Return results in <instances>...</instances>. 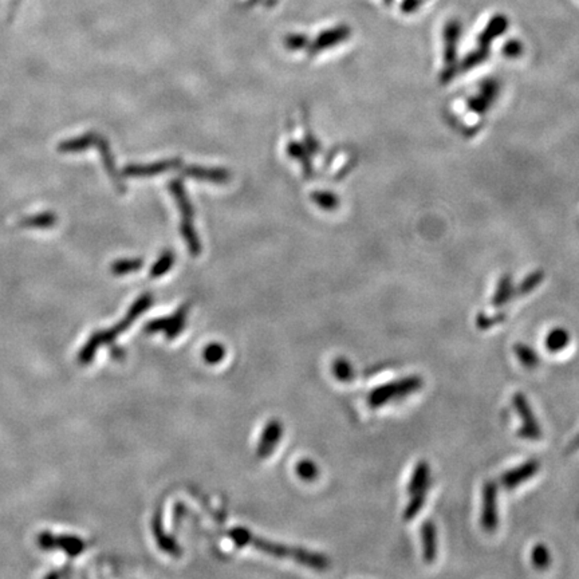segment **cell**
Returning a JSON list of instances; mask_svg holds the SVG:
<instances>
[{
    "instance_id": "obj_28",
    "label": "cell",
    "mask_w": 579,
    "mask_h": 579,
    "mask_svg": "<svg viewBox=\"0 0 579 579\" xmlns=\"http://www.w3.org/2000/svg\"><path fill=\"white\" fill-rule=\"evenodd\" d=\"M334 376L342 382H350L354 378V369L345 358H338L333 363Z\"/></svg>"
},
{
    "instance_id": "obj_18",
    "label": "cell",
    "mask_w": 579,
    "mask_h": 579,
    "mask_svg": "<svg viewBox=\"0 0 579 579\" xmlns=\"http://www.w3.org/2000/svg\"><path fill=\"white\" fill-rule=\"evenodd\" d=\"M570 341H571V337H570V333L566 329L555 327L546 335L545 346L551 353H559V351L565 350L570 345Z\"/></svg>"
},
{
    "instance_id": "obj_14",
    "label": "cell",
    "mask_w": 579,
    "mask_h": 579,
    "mask_svg": "<svg viewBox=\"0 0 579 579\" xmlns=\"http://www.w3.org/2000/svg\"><path fill=\"white\" fill-rule=\"evenodd\" d=\"M422 555L427 564H434L437 557V530L432 521H425L421 526Z\"/></svg>"
},
{
    "instance_id": "obj_17",
    "label": "cell",
    "mask_w": 579,
    "mask_h": 579,
    "mask_svg": "<svg viewBox=\"0 0 579 579\" xmlns=\"http://www.w3.org/2000/svg\"><path fill=\"white\" fill-rule=\"evenodd\" d=\"M152 528H153V534H155V538H156L157 545H159L161 550L165 551V552H168V554H171V555H176V557H178V555L181 554V549H180L178 543L174 540L172 536L168 535V534L164 531L162 518H161L160 512H157V514L155 515V518H153Z\"/></svg>"
},
{
    "instance_id": "obj_36",
    "label": "cell",
    "mask_w": 579,
    "mask_h": 579,
    "mask_svg": "<svg viewBox=\"0 0 579 579\" xmlns=\"http://www.w3.org/2000/svg\"><path fill=\"white\" fill-rule=\"evenodd\" d=\"M285 46L290 50H301L308 46V39L304 34H291L285 39Z\"/></svg>"
},
{
    "instance_id": "obj_1",
    "label": "cell",
    "mask_w": 579,
    "mask_h": 579,
    "mask_svg": "<svg viewBox=\"0 0 579 579\" xmlns=\"http://www.w3.org/2000/svg\"><path fill=\"white\" fill-rule=\"evenodd\" d=\"M228 538L239 547L251 546V547L263 551L266 554L274 555L278 558L292 559V561H295L301 565L313 567L315 570H326L330 565L327 557L323 555V554L304 550V549H298V547H291V546L280 545V543H275V542H270V540L263 539L261 536L254 535L249 530L242 528V527L232 528L231 531H228Z\"/></svg>"
},
{
    "instance_id": "obj_13",
    "label": "cell",
    "mask_w": 579,
    "mask_h": 579,
    "mask_svg": "<svg viewBox=\"0 0 579 579\" xmlns=\"http://www.w3.org/2000/svg\"><path fill=\"white\" fill-rule=\"evenodd\" d=\"M431 487V467L425 460H421L416 464L412 478L409 480L408 486V495H415V493H428V490Z\"/></svg>"
},
{
    "instance_id": "obj_31",
    "label": "cell",
    "mask_w": 579,
    "mask_h": 579,
    "mask_svg": "<svg viewBox=\"0 0 579 579\" xmlns=\"http://www.w3.org/2000/svg\"><path fill=\"white\" fill-rule=\"evenodd\" d=\"M226 357V348L220 344H211L203 350L204 361L209 365H216Z\"/></svg>"
},
{
    "instance_id": "obj_5",
    "label": "cell",
    "mask_w": 579,
    "mask_h": 579,
    "mask_svg": "<svg viewBox=\"0 0 579 579\" xmlns=\"http://www.w3.org/2000/svg\"><path fill=\"white\" fill-rule=\"evenodd\" d=\"M153 304V295L150 294H144L141 295L134 304H131V310L128 311V314L125 315V318L122 319L121 322H118L116 326H113L109 330H103V332H97V337L101 341L102 345H109L112 342H115L117 337L119 334L124 333L125 330H128L131 326V323L138 318L140 315L144 314L145 310L149 308Z\"/></svg>"
},
{
    "instance_id": "obj_11",
    "label": "cell",
    "mask_w": 579,
    "mask_h": 579,
    "mask_svg": "<svg viewBox=\"0 0 579 579\" xmlns=\"http://www.w3.org/2000/svg\"><path fill=\"white\" fill-rule=\"evenodd\" d=\"M282 436H283V424L280 421L271 420L267 422L261 432L259 444L256 447V455L261 459L271 456L273 452L275 450L276 445L280 443Z\"/></svg>"
},
{
    "instance_id": "obj_39",
    "label": "cell",
    "mask_w": 579,
    "mask_h": 579,
    "mask_svg": "<svg viewBox=\"0 0 579 579\" xmlns=\"http://www.w3.org/2000/svg\"><path fill=\"white\" fill-rule=\"evenodd\" d=\"M577 449H579V432L575 434V437L573 438V441H571L570 445L567 447V453H573V452H575Z\"/></svg>"
},
{
    "instance_id": "obj_24",
    "label": "cell",
    "mask_w": 579,
    "mask_h": 579,
    "mask_svg": "<svg viewBox=\"0 0 579 579\" xmlns=\"http://www.w3.org/2000/svg\"><path fill=\"white\" fill-rule=\"evenodd\" d=\"M57 223V216L53 214H39L22 220V226L26 228H48Z\"/></svg>"
},
{
    "instance_id": "obj_26",
    "label": "cell",
    "mask_w": 579,
    "mask_h": 579,
    "mask_svg": "<svg viewBox=\"0 0 579 579\" xmlns=\"http://www.w3.org/2000/svg\"><path fill=\"white\" fill-rule=\"evenodd\" d=\"M531 562L539 570L547 568L551 565L550 550L545 545L538 543L531 551Z\"/></svg>"
},
{
    "instance_id": "obj_38",
    "label": "cell",
    "mask_w": 579,
    "mask_h": 579,
    "mask_svg": "<svg viewBox=\"0 0 579 579\" xmlns=\"http://www.w3.org/2000/svg\"><path fill=\"white\" fill-rule=\"evenodd\" d=\"M422 0H403L401 10L404 14H413L420 8Z\"/></svg>"
},
{
    "instance_id": "obj_2",
    "label": "cell",
    "mask_w": 579,
    "mask_h": 579,
    "mask_svg": "<svg viewBox=\"0 0 579 579\" xmlns=\"http://www.w3.org/2000/svg\"><path fill=\"white\" fill-rule=\"evenodd\" d=\"M422 378L420 376H409L384 384L370 391L367 397V404L373 409H378L385 404L398 401L408 397L422 388Z\"/></svg>"
},
{
    "instance_id": "obj_15",
    "label": "cell",
    "mask_w": 579,
    "mask_h": 579,
    "mask_svg": "<svg viewBox=\"0 0 579 579\" xmlns=\"http://www.w3.org/2000/svg\"><path fill=\"white\" fill-rule=\"evenodd\" d=\"M507 29H508V19L506 15H495L488 22V25L486 26V29L483 30L481 34L479 35V46L488 48L491 42L496 38H499L500 35H503Z\"/></svg>"
},
{
    "instance_id": "obj_8",
    "label": "cell",
    "mask_w": 579,
    "mask_h": 579,
    "mask_svg": "<svg viewBox=\"0 0 579 579\" xmlns=\"http://www.w3.org/2000/svg\"><path fill=\"white\" fill-rule=\"evenodd\" d=\"M38 545L44 550L60 549L69 557L75 558L85 550V543L82 539L72 535H53L48 531L41 533L38 536Z\"/></svg>"
},
{
    "instance_id": "obj_34",
    "label": "cell",
    "mask_w": 579,
    "mask_h": 579,
    "mask_svg": "<svg viewBox=\"0 0 579 579\" xmlns=\"http://www.w3.org/2000/svg\"><path fill=\"white\" fill-rule=\"evenodd\" d=\"M314 200L323 209H334L338 207V199L333 193L329 192H317L314 195Z\"/></svg>"
},
{
    "instance_id": "obj_20",
    "label": "cell",
    "mask_w": 579,
    "mask_h": 579,
    "mask_svg": "<svg viewBox=\"0 0 579 579\" xmlns=\"http://www.w3.org/2000/svg\"><path fill=\"white\" fill-rule=\"evenodd\" d=\"M514 294H515V290H514V286H512L511 276H503V278L500 279L499 285H497V289H496L495 295H493V306H495V307H502V306H505L507 302H509V299L514 297Z\"/></svg>"
},
{
    "instance_id": "obj_21",
    "label": "cell",
    "mask_w": 579,
    "mask_h": 579,
    "mask_svg": "<svg viewBox=\"0 0 579 579\" xmlns=\"http://www.w3.org/2000/svg\"><path fill=\"white\" fill-rule=\"evenodd\" d=\"M514 351H515L516 358H518L521 365H523L524 367H527V369H534V367H536V366L539 365V362H540L539 354L536 353L535 350L531 348V346H528V345L521 344V342L516 344V345L514 346Z\"/></svg>"
},
{
    "instance_id": "obj_35",
    "label": "cell",
    "mask_w": 579,
    "mask_h": 579,
    "mask_svg": "<svg viewBox=\"0 0 579 579\" xmlns=\"http://www.w3.org/2000/svg\"><path fill=\"white\" fill-rule=\"evenodd\" d=\"M505 319H506L505 314H496L493 317H487L486 314H479L476 325H478L479 329L487 330V329H491L493 326H496L497 323H502Z\"/></svg>"
},
{
    "instance_id": "obj_37",
    "label": "cell",
    "mask_w": 579,
    "mask_h": 579,
    "mask_svg": "<svg viewBox=\"0 0 579 579\" xmlns=\"http://www.w3.org/2000/svg\"><path fill=\"white\" fill-rule=\"evenodd\" d=\"M523 53V44L518 39H511L503 46V56L508 58H518Z\"/></svg>"
},
{
    "instance_id": "obj_23",
    "label": "cell",
    "mask_w": 579,
    "mask_h": 579,
    "mask_svg": "<svg viewBox=\"0 0 579 579\" xmlns=\"http://www.w3.org/2000/svg\"><path fill=\"white\" fill-rule=\"evenodd\" d=\"M187 174L200 178V180H209V181H216V183H223L228 180V174L220 169H207V168H200V167H193L189 168Z\"/></svg>"
},
{
    "instance_id": "obj_19",
    "label": "cell",
    "mask_w": 579,
    "mask_h": 579,
    "mask_svg": "<svg viewBox=\"0 0 579 579\" xmlns=\"http://www.w3.org/2000/svg\"><path fill=\"white\" fill-rule=\"evenodd\" d=\"M97 138H98V134H96V133H86V134H84V136H81V137H77V138H72V140L62 143V144L59 145V152H63V153L82 152L84 149L90 148L91 145H96Z\"/></svg>"
},
{
    "instance_id": "obj_16",
    "label": "cell",
    "mask_w": 579,
    "mask_h": 579,
    "mask_svg": "<svg viewBox=\"0 0 579 579\" xmlns=\"http://www.w3.org/2000/svg\"><path fill=\"white\" fill-rule=\"evenodd\" d=\"M180 162L177 160H169V161H161L155 162L150 165H131L125 168L124 174L131 177H148V176H156V174H164L169 169L177 168Z\"/></svg>"
},
{
    "instance_id": "obj_3",
    "label": "cell",
    "mask_w": 579,
    "mask_h": 579,
    "mask_svg": "<svg viewBox=\"0 0 579 579\" xmlns=\"http://www.w3.org/2000/svg\"><path fill=\"white\" fill-rule=\"evenodd\" d=\"M171 189L174 193V199L178 204V208L181 211L183 215V224H181V232L183 236L188 245L189 251L193 255H197L200 252V242L197 239V235L195 231V227L192 226V217H193V209L192 205L189 204L188 197L186 195L184 187L178 183V181H174L171 184Z\"/></svg>"
},
{
    "instance_id": "obj_27",
    "label": "cell",
    "mask_w": 579,
    "mask_h": 579,
    "mask_svg": "<svg viewBox=\"0 0 579 579\" xmlns=\"http://www.w3.org/2000/svg\"><path fill=\"white\" fill-rule=\"evenodd\" d=\"M295 472L304 481H314L315 479L318 478L319 475L317 464L314 463L313 460H307V459L301 460L299 463L297 464Z\"/></svg>"
},
{
    "instance_id": "obj_4",
    "label": "cell",
    "mask_w": 579,
    "mask_h": 579,
    "mask_svg": "<svg viewBox=\"0 0 579 579\" xmlns=\"http://www.w3.org/2000/svg\"><path fill=\"white\" fill-rule=\"evenodd\" d=\"M512 406L515 409V412L518 413V416L521 417V425L518 431V436L524 438V440H530V441H538L542 437V428L539 425V422L536 420L534 410L530 405L527 397L518 391L512 396Z\"/></svg>"
},
{
    "instance_id": "obj_6",
    "label": "cell",
    "mask_w": 579,
    "mask_h": 579,
    "mask_svg": "<svg viewBox=\"0 0 579 579\" xmlns=\"http://www.w3.org/2000/svg\"><path fill=\"white\" fill-rule=\"evenodd\" d=\"M481 528L487 533L496 531L499 526V506H497V483L488 480L481 490Z\"/></svg>"
},
{
    "instance_id": "obj_29",
    "label": "cell",
    "mask_w": 579,
    "mask_h": 579,
    "mask_svg": "<svg viewBox=\"0 0 579 579\" xmlns=\"http://www.w3.org/2000/svg\"><path fill=\"white\" fill-rule=\"evenodd\" d=\"M174 254H172L171 251L164 252V254L160 256L159 261H156V263H155V266L152 267L150 276H152V278H159V276L167 274V273L171 270V267L174 266Z\"/></svg>"
},
{
    "instance_id": "obj_12",
    "label": "cell",
    "mask_w": 579,
    "mask_h": 579,
    "mask_svg": "<svg viewBox=\"0 0 579 579\" xmlns=\"http://www.w3.org/2000/svg\"><path fill=\"white\" fill-rule=\"evenodd\" d=\"M350 37V29L348 26H337L334 29L323 31L319 34L318 38L314 41V44H308V51L311 54H317L319 51H323L326 48H330L333 46H337L344 41H346Z\"/></svg>"
},
{
    "instance_id": "obj_33",
    "label": "cell",
    "mask_w": 579,
    "mask_h": 579,
    "mask_svg": "<svg viewBox=\"0 0 579 579\" xmlns=\"http://www.w3.org/2000/svg\"><path fill=\"white\" fill-rule=\"evenodd\" d=\"M543 280V274L540 271L533 273L531 275L527 276L521 283V286L518 287V294L519 295H526L528 292H531L533 290L536 289Z\"/></svg>"
},
{
    "instance_id": "obj_7",
    "label": "cell",
    "mask_w": 579,
    "mask_h": 579,
    "mask_svg": "<svg viewBox=\"0 0 579 579\" xmlns=\"http://www.w3.org/2000/svg\"><path fill=\"white\" fill-rule=\"evenodd\" d=\"M188 313L189 304H184L174 313V315L155 319V320L149 322L145 326L144 330L146 333L153 334L165 332V337L168 339H174L186 329Z\"/></svg>"
},
{
    "instance_id": "obj_25",
    "label": "cell",
    "mask_w": 579,
    "mask_h": 579,
    "mask_svg": "<svg viewBox=\"0 0 579 579\" xmlns=\"http://www.w3.org/2000/svg\"><path fill=\"white\" fill-rule=\"evenodd\" d=\"M425 500H427V493L410 495V499H409L405 509H404V519L405 521L415 519L420 514L421 509L424 508Z\"/></svg>"
},
{
    "instance_id": "obj_32",
    "label": "cell",
    "mask_w": 579,
    "mask_h": 579,
    "mask_svg": "<svg viewBox=\"0 0 579 579\" xmlns=\"http://www.w3.org/2000/svg\"><path fill=\"white\" fill-rule=\"evenodd\" d=\"M488 56H490V50H488L487 47H480V46H479L478 50H475L474 53L468 54V56L464 58L462 69H463V70L474 69L475 66H478L479 63H481V62H484L486 59L488 58Z\"/></svg>"
},
{
    "instance_id": "obj_10",
    "label": "cell",
    "mask_w": 579,
    "mask_h": 579,
    "mask_svg": "<svg viewBox=\"0 0 579 579\" xmlns=\"http://www.w3.org/2000/svg\"><path fill=\"white\" fill-rule=\"evenodd\" d=\"M539 469H540V463L538 460H528L505 472L500 476L499 483L507 490H514L519 487L524 481L534 478L539 472Z\"/></svg>"
},
{
    "instance_id": "obj_40",
    "label": "cell",
    "mask_w": 579,
    "mask_h": 579,
    "mask_svg": "<svg viewBox=\"0 0 579 579\" xmlns=\"http://www.w3.org/2000/svg\"><path fill=\"white\" fill-rule=\"evenodd\" d=\"M112 354H113V357H115V358H119V360H121V358H124V356H125L124 350H121L119 348L113 349V350H112Z\"/></svg>"
},
{
    "instance_id": "obj_30",
    "label": "cell",
    "mask_w": 579,
    "mask_h": 579,
    "mask_svg": "<svg viewBox=\"0 0 579 579\" xmlns=\"http://www.w3.org/2000/svg\"><path fill=\"white\" fill-rule=\"evenodd\" d=\"M143 261L141 259H124V261H118L113 263L112 266V271L116 275H125L129 273H134L137 270H140L143 267Z\"/></svg>"
},
{
    "instance_id": "obj_22",
    "label": "cell",
    "mask_w": 579,
    "mask_h": 579,
    "mask_svg": "<svg viewBox=\"0 0 579 579\" xmlns=\"http://www.w3.org/2000/svg\"><path fill=\"white\" fill-rule=\"evenodd\" d=\"M96 145H98V148H100V150H101L102 161H103V164H105V167H106L108 172L110 174L112 180L115 181V184H116L117 187H119V188L122 189V184L119 183V177H118V172L116 171L115 160H113V156H112L110 149H109V144H108L103 138H101V137L98 136Z\"/></svg>"
},
{
    "instance_id": "obj_9",
    "label": "cell",
    "mask_w": 579,
    "mask_h": 579,
    "mask_svg": "<svg viewBox=\"0 0 579 579\" xmlns=\"http://www.w3.org/2000/svg\"><path fill=\"white\" fill-rule=\"evenodd\" d=\"M460 34H462V25L457 19H452L449 20L448 23L445 25L444 29V58H445V63H447V70L444 72V78L445 81L449 79L453 75V67H455V60H456V48H457V42L460 39Z\"/></svg>"
}]
</instances>
